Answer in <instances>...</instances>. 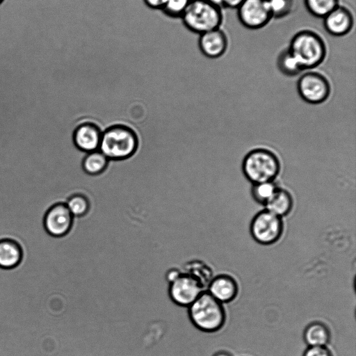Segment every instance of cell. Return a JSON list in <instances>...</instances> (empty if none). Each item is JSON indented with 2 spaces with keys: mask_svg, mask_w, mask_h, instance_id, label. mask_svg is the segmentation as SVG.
Returning a JSON list of instances; mask_svg holds the SVG:
<instances>
[{
  "mask_svg": "<svg viewBox=\"0 0 356 356\" xmlns=\"http://www.w3.org/2000/svg\"><path fill=\"white\" fill-rule=\"evenodd\" d=\"M300 97L311 104H318L327 99L330 85L327 78L316 72H307L300 76L297 82Z\"/></svg>",
  "mask_w": 356,
  "mask_h": 356,
  "instance_id": "52a82bcc",
  "label": "cell"
},
{
  "mask_svg": "<svg viewBox=\"0 0 356 356\" xmlns=\"http://www.w3.org/2000/svg\"><path fill=\"white\" fill-rule=\"evenodd\" d=\"M303 356H333L326 346H309Z\"/></svg>",
  "mask_w": 356,
  "mask_h": 356,
  "instance_id": "d4e9b609",
  "label": "cell"
},
{
  "mask_svg": "<svg viewBox=\"0 0 356 356\" xmlns=\"http://www.w3.org/2000/svg\"><path fill=\"white\" fill-rule=\"evenodd\" d=\"M73 216L65 204L52 206L45 213L43 225L47 232L52 236H63L70 231Z\"/></svg>",
  "mask_w": 356,
  "mask_h": 356,
  "instance_id": "30bf717a",
  "label": "cell"
},
{
  "mask_svg": "<svg viewBox=\"0 0 356 356\" xmlns=\"http://www.w3.org/2000/svg\"><path fill=\"white\" fill-rule=\"evenodd\" d=\"M303 338L309 346H326L330 340V332L323 323L314 321L306 327Z\"/></svg>",
  "mask_w": 356,
  "mask_h": 356,
  "instance_id": "2e32d148",
  "label": "cell"
},
{
  "mask_svg": "<svg viewBox=\"0 0 356 356\" xmlns=\"http://www.w3.org/2000/svg\"><path fill=\"white\" fill-rule=\"evenodd\" d=\"M242 170L246 179L252 184L273 181L280 173V163L273 152L257 148L245 156Z\"/></svg>",
  "mask_w": 356,
  "mask_h": 356,
  "instance_id": "5b68a950",
  "label": "cell"
},
{
  "mask_svg": "<svg viewBox=\"0 0 356 356\" xmlns=\"http://www.w3.org/2000/svg\"><path fill=\"white\" fill-rule=\"evenodd\" d=\"M213 356H233L230 353L227 351H219L216 353Z\"/></svg>",
  "mask_w": 356,
  "mask_h": 356,
  "instance_id": "83f0119b",
  "label": "cell"
},
{
  "mask_svg": "<svg viewBox=\"0 0 356 356\" xmlns=\"http://www.w3.org/2000/svg\"><path fill=\"white\" fill-rule=\"evenodd\" d=\"M191 0H165L161 11L170 17H181Z\"/></svg>",
  "mask_w": 356,
  "mask_h": 356,
  "instance_id": "cb8c5ba5",
  "label": "cell"
},
{
  "mask_svg": "<svg viewBox=\"0 0 356 356\" xmlns=\"http://www.w3.org/2000/svg\"><path fill=\"white\" fill-rule=\"evenodd\" d=\"M272 18L280 19L293 10L294 0H267Z\"/></svg>",
  "mask_w": 356,
  "mask_h": 356,
  "instance_id": "7402d4cb",
  "label": "cell"
},
{
  "mask_svg": "<svg viewBox=\"0 0 356 356\" xmlns=\"http://www.w3.org/2000/svg\"><path fill=\"white\" fill-rule=\"evenodd\" d=\"M277 188L274 181L253 184L251 194L255 202L265 206Z\"/></svg>",
  "mask_w": 356,
  "mask_h": 356,
  "instance_id": "44dd1931",
  "label": "cell"
},
{
  "mask_svg": "<svg viewBox=\"0 0 356 356\" xmlns=\"http://www.w3.org/2000/svg\"><path fill=\"white\" fill-rule=\"evenodd\" d=\"M22 250L19 244L12 239L0 240V268L11 269L22 261Z\"/></svg>",
  "mask_w": 356,
  "mask_h": 356,
  "instance_id": "9a60e30c",
  "label": "cell"
},
{
  "mask_svg": "<svg viewBox=\"0 0 356 356\" xmlns=\"http://www.w3.org/2000/svg\"><path fill=\"white\" fill-rule=\"evenodd\" d=\"M188 313L193 324L207 333L218 331L225 321L222 303L206 291L188 307Z\"/></svg>",
  "mask_w": 356,
  "mask_h": 356,
  "instance_id": "7a4b0ae2",
  "label": "cell"
},
{
  "mask_svg": "<svg viewBox=\"0 0 356 356\" xmlns=\"http://www.w3.org/2000/svg\"><path fill=\"white\" fill-rule=\"evenodd\" d=\"M304 4L312 15L323 19L339 5V0H304Z\"/></svg>",
  "mask_w": 356,
  "mask_h": 356,
  "instance_id": "ffe728a7",
  "label": "cell"
},
{
  "mask_svg": "<svg viewBox=\"0 0 356 356\" xmlns=\"http://www.w3.org/2000/svg\"><path fill=\"white\" fill-rule=\"evenodd\" d=\"M4 0H0V5L3 2Z\"/></svg>",
  "mask_w": 356,
  "mask_h": 356,
  "instance_id": "f1b7e54d",
  "label": "cell"
},
{
  "mask_svg": "<svg viewBox=\"0 0 356 356\" xmlns=\"http://www.w3.org/2000/svg\"><path fill=\"white\" fill-rule=\"evenodd\" d=\"M198 47L204 56L212 59L218 58L227 49V37L220 28L211 30L199 35Z\"/></svg>",
  "mask_w": 356,
  "mask_h": 356,
  "instance_id": "7c38bea8",
  "label": "cell"
},
{
  "mask_svg": "<svg viewBox=\"0 0 356 356\" xmlns=\"http://www.w3.org/2000/svg\"><path fill=\"white\" fill-rule=\"evenodd\" d=\"M207 291L222 304L229 302L235 298L238 293V286L231 276L219 275L213 277Z\"/></svg>",
  "mask_w": 356,
  "mask_h": 356,
  "instance_id": "5bb4252c",
  "label": "cell"
},
{
  "mask_svg": "<svg viewBox=\"0 0 356 356\" xmlns=\"http://www.w3.org/2000/svg\"><path fill=\"white\" fill-rule=\"evenodd\" d=\"M138 145V137L132 129L116 125L102 134L98 150L108 160H122L134 155Z\"/></svg>",
  "mask_w": 356,
  "mask_h": 356,
  "instance_id": "3957f363",
  "label": "cell"
},
{
  "mask_svg": "<svg viewBox=\"0 0 356 356\" xmlns=\"http://www.w3.org/2000/svg\"><path fill=\"white\" fill-rule=\"evenodd\" d=\"M102 131L92 123L79 125L74 133V142L80 150L89 153L99 149Z\"/></svg>",
  "mask_w": 356,
  "mask_h": 356,
  "instance_id": "4fadbf2b",
  "label": "cell"
},
{
  "mask_svg": "<svg viewBox=\"0 0 356 356\" xmlns=\"http://www.w3.org/2000/svg\"><path fill=\"white\" fill-rule=\"evenodd\" d=\"M250 230L257 243L270 245L280 238L283 232V222L281 217L264 209L253 217Z\"/></svg>",
  "mask_w": 356,
  "mask_h": 356,
  "instance_id": "8992f818",
  "label": "cell"
},
{
  "mask_svg": "<svg viewBox=\"0 0 356 356\" xmlns=\"http://www.w3.org/2000/svg\"><path fill=\"white\" fill-rule=\"evenodd\" d=\"M65 204L72 215L77 217L86 214L90 207L88 198L83 195H72Z\"/></svg>",
  "mask_w": 356,
  "mask_h": 356,
  "instance_id": "603a6c76",
  "label": "cell"
},
{
  "mask_svg": "<svg viewBox=\"0 0 356 356\" xmlns=\"http://www.w3.org/2000/svg\"><path fill=\"white\" fill-rule=\"evenodd\" d=\"M143 1L151 9L161 10L165 0H143Z\"/></svg>",
  "mask_w": 356,
  "mask_h": 356,
  "instance_id": "484cf974",
  "label": "cell"
},
{
  "mask_svg": "<svg viewBox=\"0 0 356 356\" xmlns=\"http://www.w3.org/2000/svg\"><path fill=\"white\" fill-rule=\"evenodd\" d=\"M180 18L189 31L200 35L220 28L223 15L222 9L209 0H191Z\"/></svg>",
  "mask_w": 356,
  "mask_h": 356,
  "instance_id": "277c9868",
  "label": "cell"
},
{
  "mask_svg": "<svg viewBox=\"0 0 356 356\" xmlns=\"http://www.w3.org/2000/svg\"><path fill=\"white\" fill-rule=\"evenodd\" d=\"M108 159L99 150L89 152L83 160L84 171L90 175L101 174L106 168Z\"/></svg>",
  "mask_w": 356,
  "mask_h": 356,
  "instance_id": "ac0fdd59",
  "label": "cell"
},
{
  "mask_svg": "<svg viewBox=\"0 0 356 356\" xmlns=\"http://www.w3.org/2000/svg\"><path fill=\"white\" fill-rule=\"evenodd\" d=\"M236 10L240 23L248 29H261L272 19L267 0H244Z\"/></svg>",
  "mask_w": 356,
  "mask_h": 356,
  "instance_id": "ba28073f",
  "label": "cell"
},
{
  "mask_svg": "<svg viewBox=\"0 0 356 356\" xmlns=\"http://www.w3.org/2000/svg\"><path fill=\"white\" fill-rule=\"evenodd\" d=\"M287 49L303 71L320 65L327 55L323 39L317 33L308 29L297 32L291 39Z\"/></svg>",
  "mask_w": 356,
  "mask_h": 356,
  "instance_id": "6da1fadb",
  "label": "cell"
},
{
  "mask_svg": "<svg viewBox=\"0 0 356 356\" xmlns=\"http://www.w3.org/2000/svg\"><path fill=\"white\" fill-rule=\"evenodd\" d=\"M325 31L332 36L347 35L354 25V17L346 7L339 5L323 18Z\"/></svg>",
  "mask_w": 356,
  "mask_h": 356,
  "instance_id": "8fae6325",
  "label": "cell"
},
{
  "mask_svg": "<svg viewBox=\"0 0 356 356\" xmlns=\"http://www.w3.org/2000/svg\"><path fill=\"white\" fill-rule=\"evenodd\" d=\"M276 62L277 69L286 76L293 77L303 71L296 59L287 48L279 54Z\"/></svg>",
  "mask_w": 356,
  "mask_h": 356,
  "instance_id": "d6986e66",
  "label": "cell"
},
{
  "mask_svg": "<svg viewBox=\"0 0 356 356\" xmlns=\"http://www.w3.org/2000/svg\"><path fill=\"white\" fill-rule=\"evenodd\" d=\"M244 0H223V8L236 9Z\"/></svg>",
  "mask_w": 356,
  "mask_h": 356,
  "instance_id": "4316f807",
  "label": "cell"
},
{
  "mask_svg": "<svg viewBox=\"0 0 356 356\" xmlns=\"http://www.w3.org/2000/svg\"><path fill=\"white\" fill-rule=\"evenodd\" d=\"M293 204V201L291 193L278 187L265 207L266 209L282 218L290 213Z\"/></svg>",
  "mask_w": 356,
  "mask_h": 356,
  "instance_id": "e0dca14e",
  "label": "cell"
},
{
  "mask_svg": "<svg viewBox=\"0 0 356 356\" xmlns=\"http://www.w3.org/2000/svg\"><path fill=\"white\" fill-rule=\"evenodd\" d=\"M204 291L198 280L188 274H181L170 285V296L177 305L189 307Z\"/></svg>",
  "mask_w": 356,
  "mask_h": 356,
  "instance_id": "9c48e42d",
  "label": "cell"
}]
</instances>
